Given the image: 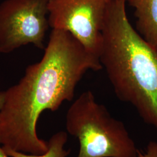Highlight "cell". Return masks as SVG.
Masks as SVG:
<instances>
[{
	"mask_svg": "<svg viewBox=\"0 0 157 157\" xmlns=\"http://www.w3.org/2000/svg\"><path fill=\"white\" fill-rule=\"evenodd\" d=\"M128 1V0H127V1Z\"/></svg>",
	"mask_w": 157,
	"mask_h": 157,
	"instance_id": "obj_11",
	"label": "cell"
},
{
	"mask_svg": "<svg viewBox=\"0 0 157 157\" xmlns=\"http://www.w3.org/2000/svg\"><path fill=\"white\" fill-rule=\"evenodd\" d=\"M65 126L78 140L77 157H137L139 150L124 123L112 117L90 90L69 107Z\"/></svg>",
	"mask_w": 157,
	"mask_h": 157,
	"instance_id": "obj_3",
	"label": "cell"
},
{
	"mask_svg": "<svg viewBox=\"0 0 157 157\" xmlns=\"http://www.w3.org/2000/svg\"><path fill=\"white\" fill-rule=\"evenodd\" d=\"M0 157H9L3 148V147L0 146Z\"/></svg>",
	"mask_w": 157,
	"mask_h": 157,
	"instance_id": "obj_10",
	"label": "cell"
},
{
	"mask_svg": "<svg viewBox=\"0 0 157 157\" xmlns=\"http://www.w3.org/2000/svg\"><path fill=\"white\" fill-rule=\"evenodd\" d=\"M127 0H112L102 30L99 56L115 94L157 130V45L130 22Z\"/></svg>",
	"mask_w": 157,
	"mask_h": 157,
	"instance_id": "obj_2",
	"label": "cell"
},
{
	"mask_svg": "<svg viewBox=\"0 0 157 157\" xmlns=\"http://www.w3.org/2000/svg\"><path fill=\"white\" fill-rule=\"evenodd\" d=\"M6 100V91H0V112L4 106Z\"/></svg>",
	"mask_w": 157,
	"mask_h": 157,
	"instance_id": "obj_9",
	"label": "cell"
},
{
	"mask_svg": "<svg viewBox=\"0 0 157 157\" xmlns=\"http://www.w3.org/2000/svg\"><path fill=\"white\" fill-rule=\"evenodd\" d=\"M49 0H5L0 4V53L8 54L32 44L44 49L50 26Z\"/></svg>",
	"mask_w": 157,
	"mask_h": 157,
	"instance_id": "obj_5",
	"label": "cell"
},
{
	"mask_svg": "<svg viewBox=\"0 0 157 157\" xmlns=\"http://www.w3.org/2000/svg\"><path fill=\"white\" fill-rule=\"evenodd\" d=\"M137 157H157V142L151 141L147 146L146 151L144 152L138 150Z\"/></svg>",
	"mask_w": 157,
	"mask_h": 157,
	"instance_id": "obj_8",
	"label": "cell"
},
{
	"mask_svg": "<svg viewBox=\"0 0 157 157\" xmlns=\"http://www.w3.org/2000/svg\"><path fill=\"white\" fill-rule=\"evenodd\" d=\"M67 141V134L64 131H60L54 134L48 141L47 151L40 155H33L17 151L3 147L7 155L10 157H67L70 150L64 148Z\"/></svg>",
	"mask_w": 157,
	"mask_h": 157,
	"instance_id": "obj_7",
	"label": "cell"
},
{
	"mask_svg": "<svg viewBox=\"0 0 157 157\" xmlns=\"http://www.w3.org/2000/svg\"><path fill=\"white\" fill-rule=\"evenodd\" d=\"M101 69L99 58L71 34L52 29L40 61L27 67L19 82L6 90L0 112V144L30 154L45 152L48 141L37 132L41 114L56 111L63 102L72 101L85 73Z\"/></svg>",
	"mask_w": 157,
	"mask_h": 157,
	"instance_id": "obj_1",
	"label": "cell"
},
{
	"mask_svg": "<svg viewBox=\"0 0 157 157\" xmlns=\"http://www.w3.org/2000/svg\"><path fill=\"white\" fill-rule=\"evenodd\" d=\"M135 9L137 31L147 42L157 45V0H128Z\"/></svg>",
	"mask_w": 157,
	"mask_h": 157,
	"instance_id": "obj_6",
	"label": "cell"
},
{
	"mask_svg": "<svg viewBox=\"0 0 157 157\" xmlns=\"http://www.w3.org/2000/svg\"><path fill=\"white\" fill-rule=\"evenodd\" d=\"M112 1L49 0L50 27L70 33L99 58L102 30Z\"/></svg>",
	"mask_w": 157,
	"mask_h": 157,
	"instance_id": "obj_4",
	"label": "cell"
}]
</instances>
